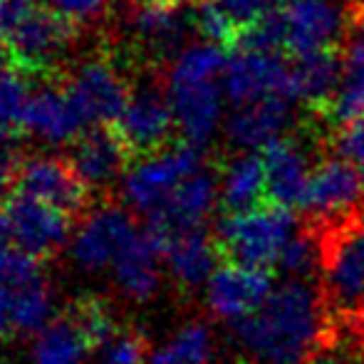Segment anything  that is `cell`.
Here are the masks:
<instances>
[{
    "label": "cell",
    "mask_w": 364,
    "mask_h": 364,
    "mask_svg": "<svg viewBox=\"0 0 364 364\" xmlns=\"http://www.w3.org/2000/svg\"><path fill=\"white\" fill-rule=\"evenodd\" d=\"M233 325L255 364H302L337 340L322 290L300 278L278 285L258 312Z\"/></svg>",
    "instance_id": "cell-1"
},
{
    "label": "cell",
    "mask_w": 364,
    "mask_h": 364,
    "mask_svg": "<svg viewBox=\"0 0 364 364\" xmlns=\"http://www.w3.org/2000/svg\"><path fill=\"white\" fill-rule=\"evenodd\" d=\"M320 245L322 300L335 330L364 317V213L310 228Z\"/></svg>",
    "instance_id": "cell-2"
},
{
    "label": "cell",
    "mask_w": 364,
    "mask_h": 364,
    "mask_svg": "<svg viewBox=\"0 0 364 364\" xmlns=\"http://www.w3.org/2000/svg\"><path fill=\"white\" fill-rule=\"evenodd\" d=\"M295 233L292 208L275 201H263L248 211L223 213L216 225V245L223 263L248 268H273Z\"/></svg>",
    "instance_id": "cell-3"
},
{
    "label": "cell",
    "mask_w": 364,
    "mask_h": 364,
    "mask_svg": "<svg viewBox=\"0 0 364 364\" xmlns=\"http://www.w3.org/2000/svg\"><path fill=\"white\" fill-rule=\"evenodd\" d=\"M203 168L201 146L188 141L168 144L161 151L141 156L124 176V201L136 213H156L171 193Z\"/></svg>",
    "instance_id": "cell-4"
},
{
    "label": "cell",
    "mask_w": 364,
    "mask_h": 364,
    "mask_svg": "<svg viewBox=\"0 0 364 364\" xmlns=\"http://www.w3.org/2000/svg\"><path fill=\"white\" fill-rule=\"evenodd\" d=\"M75 28L73 20L63 18L53 8H35L5 35L3 45L8 48L15 68L35 77L50 73L68 53L75 40Z\"/></svg>",
    "instance_id": "cell-5"
},
{
    "label": "cell",
    "mask_w": 364,
    "mask_h": 364,
    "mask_svg": "<svg viewBox=\"0 0 364 364\" xmlns=\"http://www.w3.org/2000/svg\"><path fill=\"white\" fill-rule=\"evenodd\" d=\"M364 196L362 171L345 156H327L312 166L310 188L302 203V213L310 228L335 223L357 213Z\"/></svg>",
    "instance_id": "cell-6"
},
{
    "label": "cell",
    "mask_w": 364,
    "mask_h": 364,
    "mask_svg": "<svg viewBox=\"0 0 364 364\" xmlns=\"http://www.w3.org/2000/svg\"><path fill=\"white\" fill-rule=\"evenodd\" d=\"M112 127L129 149L132 159H141L166 149L171 144L173 127H176L168 92H164L161 85H154V82L141 85L129 95L124 112Z\"/></svg>",
    "instance_id": "cell-7"
},
{
    "label": "cell",
    "mask_w": 364,
    "mask_h": 364,
    "mask_svg": "<svg viewBox=\"0 0 364 364\" xmlns=\"http://www.w3.org/2000/svg\"><path fill=\"white\" fill-rule=\"evenodd\" d=\"M223 95L235 107L265 97H288L292 102L290 58L280 53L230 50L223 70Z\"/></svg>",
    "instance_id": "cell-8"
},
{
    "label": "cell",
    "mask_w": 364,
    "mask_h": 364,
    "mask_svg": "<svg viewBox=\"0 0 364 364\" xmlns=\"http://www.w3.org/2000/svg\"><path fill=\"white\" fill-rule=\"evenodd\" d=\"M3 216L8 220L10 240L15 248L25 250L38 260L50 258L63 248L73 220L70 213L23 193H13L5 201Z\"/></svg>",
    "instance_id": "cell-9"
},
{
    "label": "cell",
    "mask_w": 364,
    "mask_h": 364,
    "mask_svg": "<svg viewBox=\"0 0 364 364\" xmlns=\"http://www.w3.org/2000/svg\"><path fill=\"white\" fill-rule=\"evenodd\" d=\"M13 188L15 193L45 201L70 216L87 206L92 191L73 164L55 156H33L20 161L15 168Z\"/></svg>",
    "instance_id": "cell-10"
},
{
    "label": "cell",
    "mask_w": 364,
    "mask_h": 364,
    "mask_svg": "<svg viewBox=\"0 0 364 364\" xmlns=\"http://www.w3.org/2000/svg\"><path fill=\"white\" fill-rule=\"evenodd\" d=\"M273 290V273L268 268L223 263L208 278L206 302L213 317L238 322L258 312Z\"/></svg>",
    "instance_id": "cell-11"
},
{
    "label": "cell",
    "mask_w": 364,
    "mask_h": 364,
    "mask_svg": "<svg viewBox=\"0 0 364 364\" xmlns=\"http://www.w3.org/2000/svg\"><path fill=\"white\" fill-rule=\"evenodd\" d=\"M283 13L288 25V40H285L288 58L345 45L350 38L347 10H340L332 0H285Z\"/></svg>",
    "instance_id": "cell-12"
},
{
    "label": "cell",
    "mask_w": 364,
    "mask_h": 364,
    "mask_svg": "<svg viewBox=\"0 0 364 364\" xmlns=\"http://www.w3.org/2000/svg\"><path fill=\"white\" fill-rule=\"evenodd\" d=\"M134 230V223L124 208H95L80 225L73 240V258L77 268L85 273H102L105 268H112Z\"/></svg>",
    "instance_id": "cell-13"
},
{
    "label": "cell",
    "mask_w": 364,
    "mask_h": 364,
    "mask_svg": "<svg viewBox=\"0 0 364 364\" xmlns=\"http://www.w3.org/2000/svg\"><path fill=\"white\" fill-rule=\"evenodd\" d=\"M87 124H117L132 92L107 60H87L68 85Z\"/></svg>",
    "instance_id": "cell-14"
},
{
    "label": "cell",
    "mask_w": 364,
    "mask_h": 364,
    "mask_svg": "<svg viewBox=\"0 0 364 364\" xmlns=\"http://www.w3.org/2000/svg\"><path fill=\"white\" fill-rule=\"evenodd\" d=\"M218 196H220V186L216 176L208 173L206 168H201L193 176H188L156 213L149 216V228L159 235L161 245L164 240L176 233L203 228V223L211 216L213 203H216Z\"/></svg>",
    "instance_id": "cell-15"
},
{
    "label": "cell",
    "mask_w": 364,
    "mask_h": 364,
    "mask_svg": "<svg viewBox=\"0 0 364 364\" xmlns=\"http://www.w3.org/2000/svg\"><path fill=\"white\" fill-rule=\"evenodd\" d=\"M159 258H164V245L151 228H136L119 250L114 265V283L122 295L132 302H146L156 295L161 285Z\"/></svg>",
    "instance_id": "cell-16"
},
{
    "label": "cell",
    "mask_w": 364,
    "mask_h": 364,
    "mask_svg": "<svg viewBox=\"0 0 364 364\" xmlns=\"http://www.w3.org/2000/svg\"><path fill=\"white\" fill-rule=\"evenodd\" d=\"M129 161V149L112 124H95L90 132H82L70 159L75 171L90 188L109 186L124 173Z\"/></svg>",
    "instance_id": "cell-17"
},
{
    "label": "cell",
    "mask_w": 364,
    "mask_h": 364,
    "mask_svg": "<svg viewBox=\"0 0 364 364\" xmlns=\"http://www.w3.org/2000/svg\"><path fill=\"white\" fill-rule=\"evenodd\" d=\"M85 124L87 119L77 107L75 97L70 95L68 85H45L30 97L25 132H33L43 141L65 144V141L80 139Z\"/></svg>",
    "instance_id": "cell-18"
},
{
    "label": "cell",
    "mask_w": 364,
    "mask_h": 364,
    "mask_svg": "<svg viewBox=\"0 0 364 364\" xmlns=\"http://www.w3.org/2000/svg\"><path fill=\"white\" fill-rule=\"evenodd\" d=\"M265 173H268V198L292 211H302L310 188V159L292 136H280L263 149Z\"/></svg>",
    "instance_id": "cell-19"
},
{
    "label": "cell",
    "mask_w": 364,
    "mask_h": 364,
    "mask_svg": "<svg viewBox=\"0 0 364 364\" xmlns=\"http://www.w3.org/2000/svg\"><path fill=\"white\" fill-rule=\"evenodd\" d=\"M342 65H345V45L320 48L290 58L292 102H302L312 112V117H317L340 85Z\"/></svg>",
    "instance_id": "cell-20"
},
{
    "label": "cell",
    "mask_w": 364,
    "mask_h": 364,
    "mask_svg": "<svg viewBox=\"0 0 364 364\" xmlns=\"http://www.w3.org/2000/svg\"><path fill=\"white\" fill-rule=\"evenodd\" d=\"M166 92L183 141L193 146H203L213 136L220 122V92H223V87H218L216 80H211L193 82V85H168Z\"/></svg>",
    "instance_id": "cell-21"
},
{
    "label": "cell",
    "mask_w": 364,
    "mask_h": 364,
    "mask_svg": "<svg viewBox=\"0 0 364 364\" xmlns=\"http://www.w3.org/2000/svg\"><path fill=\"white\" fill-rule=\"evenodd\" d=\"M290 122L288 97H265L248 105H238L225 122V134L243 151H263L270 141L285 136V127Z\"/></svg>",
    "instance_id": "cell-22"
},
{
    "label": "cell",
    "mask_w": 364,
    "mask_h": 364,
    "mask_svg": "<svg viewBox=\"0 0 364 364\" xmlns=\"http://www.w3.org/2000/svg\"><path fill=\"white\" fill-rule=\"evenodd\" d=\"M164 260L173 280L181 288L193 290L201 283H208V278L216 273L220 250L213 233H206L203 228L183 230L164 240Z\"/></svg>",
    "instance_id": "cell-23"
},
{
    "label": "cell",
    "mask_w": 364,
    "mask_h": 364,
    "mask_svg": "<svg viewBox=\"0 0 364 364\" xmlns=\"http://www.w3.org/2000/svg\"><path fill=\"white\" fill-rule=\"evenodd\" d=\"M191 23L196 25V18H186L181 5H156L146 0H139L132 8L129 18L136 38L154 55H161V58H168L181 48Z\"/></svg>",
    "instance_id": "cell-24"
},
{
    "label": "cell",
    "mask_w": 364,
    "mask_h": 364,
    "mask_svg": "<svg viewBox=\"0 0 364 364\" xmlns=\"http://www.w3.org/2000/svg\"><path fill=\"white\" fill-rule=\"evenodd\" d=\"M360 114H364V35H350L345 43L340 85L315 119L337 132Z\"/></svg>",
    "instance_id": "cell-25"
},
{
    "label": "cell",
    "mask_w": 364,
    "mask_h": 364,
    "mask_svg": "<svg viewBox=\"0 0 364 364\" xmlns=\"http://www.w3.org/2000/svg\"><path fill=\"white\" fill-rule=\"evenodd\" d=\"M220 206L225 213L248 211L268 198V173L263 154L243 151L225 164L220 173Z\"/></svg>",
    "instance_id": "cell-26"
},
{
    "label": "cell",
    "mask_w": 364,
    "mask_h": 364,
    "mask_svg": "<svg viewBox=\"0 0 364 364\" xmlns=\"http://www.w3.org/2000/svg\"><path fill=\"white\" fill-rule=\"evenodd\" d=\"M95 347L80 330V325L65 312L60 320H53L38 332L30 364H82Z\"/></svg>",
    "instance_id": "cell-27"
},
{
    "label": "cell",
    "mask_w": 364,
    "mask_h": 364,
    "mask_svg": "<svg viewBox=\"0 0 364 364\" xmlns=\"http://www.w3.org/2000/svg\"><path fill=\"white\" fill-rule=\"evenodd\" d=\"M213 357V335L203 322L183 325L166 345L151 355V364H208Z\"/></svg>",
    "instance_id": "cell-28"
},
{
    "label": "cell",
    "mask_w": 364,
    "mask_h": 364,
    "mask_svg": "<svg viewBox=\"0 0 364 364\" xmlns=\"http://www.w3.org/2000/svg\"><path fill=\"white\" fill-rule=\"evenodd\" d=\"M228 50L220 45L206 43L188 48L173 60V68L168 73V85H193V82H211L223 77Z\"/></svg>",
    "instance_id": "cell-29"
},
{
    "label": "cell",
    "mask_w": 364,
    "mask_h": 364,
    "mask_svg": "<svg viewBox=\"0 0 364 364\" xmlns=\"http://www.w3.org/2000/svg\"><path fill=\"white\" fill-rule=\"evenodd\" d=\"M50 315H53V295H50V285L45 278H38L13 290L15 332L38 335L43 327L50 325Z\"/></svg>",
    "instance_id": "cell-30"
},
{
    "label": "cell",
    "mask_w": 364,
    "mask_h": 364,
    "mask_svg": "<svg viewBox=\"0 0 364 364\" xmlns=\"http://www.w3.org/2000/svg\"><path fill=\"white\" fill-rule=\"evenodd\" d=\"M30 75L13 68L0 80V139H15L25 132V117H28Z\"/></svg>",
    "instance_id": "cell-31"
},
{
    "label": "cell",
    "mask_w": 364,
    "mask_h": 364,
    "mask_svg": "<svg viewBox=\"0 0 364 364\" xmlns=\"http://www.w3.org/2000/svg\"><path fill=\"white\" fill-rule=\"evenodd\" d=\"M68 315L80 325V330L85 332V337L90 340V345L95 350H100L105 342H109L112 337L119 332L117 327V317L114 310L107 300L95 295L80 297L77 302L68 307Z\"/></svg>",
    "instance_id": "cell-32"
},
{
    "label": "cell",
    "mask_w": 364,
    "mask_h": 364,
    "mask_svg": "<svg viewBox=\"0 0 364 364\" xmlns=\"http://www.w3.org/2000/svg\"><path fill=\"white\" fill-rule=\"evenodd\" d=\"M285 40H288V25H285L283 5H275L268 15L243 30L233 50H253V53H280L285 55Z\"/></svg>",
    "instance_id": "cell-33"
},
{
    "label": "cell",
    "mask_w": 364,
    "mask_h": 364,
    "mask_svg": "<svg viewBox=\"0 0 364 364\" xmlns=\"http://www.w3.org/2000/svg\"><path fill=\"white\" fill-rule=\"evenodd\" d=\"M320 265V245H317V235L310 228H300L292 233L288 245L283 248L278 260V268L290 273L292 278H302L310 273L312 265Z\"/></svg>",
    "instance_id": "cell-34"
},
{
    "label": "cell",
    "mask_w": 364,
    "mask_h": 364,
    "mask_svg": "<svg viewBox=\"0 0 364 364\" xmlns=\"http://www.w3.org/2000/svg\"><path fill=\"white\" fill-rule=\"evenodd\" d=\"M146 352V337L129 327V330H119L109 342H105L92 364H144Z\"/></svg>",
    "instance_id": "cell-35"
},
{
    "label": "cell",
    "mask_w": 364,
    "mask_h": 364,
    "mask_svg": "<svg viewBox=\"0 0 364 364\" xmlns=\"http://www.w3.org/2000/svg\"><path fill=\"white\" fill-rule=\"evenodd\" d=\"M43 278L40 260L28 255L25 250L15 248L13 243L0 245V283L8 285L10 290L20 288L25 283Z\"/></svg>",
    "instance_id": "cell-36"
},
{
    "label": "cell",
    "mask_w": 364,
    "mask_h": 364,
    "mask_svg": "<svg viewBox=\"0 0 364 364\" xmlns=\"http://www.w3.org/2000/svg\"><path fill=\"white\" fill-rule=\"evenodd\" d=\"M332 144L340 156L350 159L357 166H364V114L347 122L332 134Z\"/></svg>",
    "instance_id": "cell-37"
},
{
    "label": "cell",
    "mask_w": 364,
    "mask_h": 364,
    "mask_svg": "<svg viewBox=\"0 0 364 364\" xmlns=\"http://www.w3.org/2000/svg\"><path fill=\"white\" fill-rule=\"evenodd\" d=\"M109 0H50V8L60 13L63 18L73 20L75 25L92 23L105 13Z\"/></svg>",
    "instance_id": "cell-38"
},
{
    "label": "cell",
    "mask_w": 364,
    "mask_h": 364,
    "mask_svg": "<svg viewBox=\"0 0 364 364\" xmlns=\"http://www.w3.org/2000/svg\"><path fill=\"white\" fill-rule=\"evenodd\" d=\"M15 332L13 322V290L0 283V337H8Z\"/></svg>",
    "instance_id": "cell-39"
},
{
    "label": "cell",
    "mask_w": 364,
    "mask_h": 364,
    "mask_svg": "<svg viewBox=\"0 0 364 364\" xmlns=\"http://www.w3.org/2000/svg\"><path fill=\"white\" fill-rule=\"evenodd\" d=\"M302 364H350V357L340 352V342H327L325 347L315 352L312 357H307Z\"/></svg>",
    "instance_id": "cell-40"
},
{
    "label": "cell",
    "mask_w": 364,
    "mask_h": 364,
    "mask_svg": "<svg viewBox=\"0 0 364 364\" xmlns=\"http://www.w3.org/2000/svg\"><path fill=\"white\" fill-rule=\"evenodd\" d=\"M15 168H18V164H15L13 154L8 151V146L0 144V201H3V198H5V193H8V188L13 186Z\"/></svg>",
    "instance_id": "cell-41"
},
{
    "label": "cell",
    "mask_w": 364,
    "mask_h": 364,
    "mask_svg": "<svg viewBox=\"0 0 364 364\" xmlns=\"http://www.w3.org/2000/svg\"><path fill=\"white\" fill-rule=\"evenodd\" d=\"M345 10L347 23H350V35H364V0H350Z\"/></svg>",
    "instance_id": "cell-42"
},
{
    "label": "cell",
    "mask_w": 364,
    "mask_h": 364,
    "mask_svg": "<svg viewBox=\"0 0 364 364\" xmlns=\"http://www.w3.org/2000/svg\"><path fill=\"white\" fill-rule=\"evenodd\" d=\"M342 330L350 332V340H352V345H355V350L364 352V317H360V320H355V322H350V325H345V327H340L337 332H342Z\"/></svg>",
    "instance_id": "cell-43"
},
{
    "label": "cell",
    "mask_w": 364,
    "mask_h": 364,
    "mask_svg": "<svg viewBox=\"0 0 364 364\" xmlns=\"http://www.w3.org/2000/svg\"><path fill=\"white\" fill-rule=\"evenodd\" d=\"M13 68H15V63H13V58H10L8 48H5V45H0V80H3V77L8 75Z\"/></svg>",
    "instance_id": "cell-44"
},
{
    "label": "cell",
    "mask_w": 364,
    "mask_h": 364,
    "mask_svg": "<svg viewBox=\"0 0 364 364\" xmlns=\"http://www.w3.org/2000/svg\"><path fill=\"white\" fill-rule=\"evenodd\" d=\"M146 3H156V5H186V3H196V0H146Z\"/></svg>",
    "instance_id": "cell-45"
},
{
    "label": "cell",
    "mask_w": 364,
    "mask_h": 364,
    "mask_svg": "<svg viewBox=\"0 0 364 364\" xmlns=\"http://www.w3.org/2000/svg\"><path fill=\"white\" fill-rule=\"evenodd\" d=\"M362 181H364V171H362ZM362 203H364V196H362Z\"/></svg>",
    "instance_id": "cell-46"
},
{
    "label": "cell",
    "mask_w": 364,
    "mask_h": 364,
    "mask_svg": "<svg viewBox=\"0 0 364 364\" xmlns=\"http://www.w3.org/2000/svg\"><path fill=\"white\" fill-rule=\"evenodd\" d=\"M0 40H3V30H0Z\"/></svg>",
    "instance_id": "cell-47"
}]
</instances>
